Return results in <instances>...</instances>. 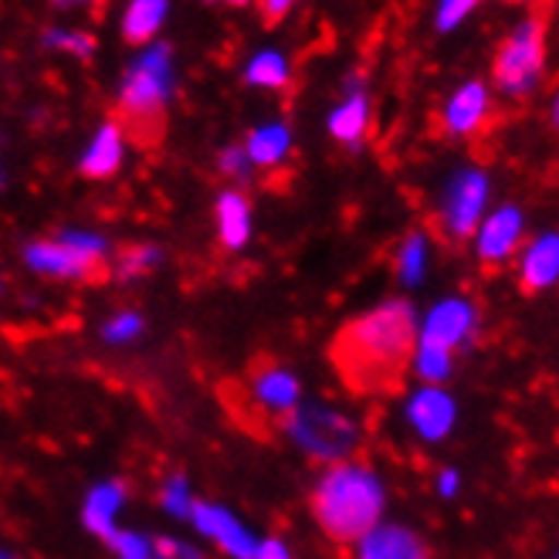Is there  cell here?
Returning a JSON list of instances; mask_svg holds the SVG:
<instances>
[{
  "instance_id": "obj_6",
  "label": "cell",
  "mask_w": 559,
  "mask_h": 559,
  "mask_svg": "<svg viewBox=\"0 0 559 559\" xmlns=\"http://www.w3.org/2000/svg\"><path fill=\"white\" fill-rule=\"evenodd\" d=\"M282 427L312 462L322 465L346 462L359 448V438H364L359 435V424L349 414L322 404H299L288 417H282Z\"/></svg>"
},
{
  "instance_id": "obj_22",
  "label": "cell",
  "mask_w": 559,
  "mask_h": 559,
  "mask_svg": "<svg viewBox=\"0 0 559 559\" xmlns=\"http://www.w3.org/2000/svg\"><path fill=\"white\" fill-rule=\"evenodd\" d=\"M245 82L251 88H265V92H278L292 82V69L288 58L278 48H261L248 58L245 64Z\"/></svg>"
},
{
  "instance_id": "obj_32",
  "label": "cell",
  "mask_w": 559,
  "mask_h": 559,
  "mask_svg": "<svg viewBox=\"0 0 559 559\" xmlns=\"http://www.w3.org/2000/svg\"><path fill=\"white\" fill-rule=\"evenodd\" d=\"M153 559H201V552L190 549L180 539H156L153 543Z\"/></svg>"
},
{
  "instance_id": "obj_14",
  "label": "cell",
  "mask_w": 559,
  "mask_h": 559,
  "mask_svg": "<svg viewBox=\"0 0 559 559\" xmlns=\"http://www.w3.org/2000/svg\"><path fill=\"white\" fill-rule=\"evenodd\" d=\"M454 401L448 397V393L441 386H424L417 390L414 397L407 401V420L414 431L424 438V441H441L451 435L454 427Z\"/></svg>"
},
{
  "instance_id": "obj_33",
  "label": "cell",
  "mask_w": 559,
  "mask_h": 559,
  "mask_svg": "<svg viewBox=\"0 0 559 559\" xmlns=\"http://www.w3.org/2000/svg\"><path fill=\"white\" fill-rule=\"evenodd\" d=\"M254 4L265 21H282L285 14H292V8L299 4V0H254Z\"/></svg>"
},
{
  "instance_id": "obj_11",
  "label": "cell",
  "mask_w": 559,
  "mask_h": 559,
  "mask_svg": "<svg viewBox=\"0 0 559 559\" xmlns=\"http://www.w3.org/2000/svg\"><path fill=\"white\" fill-rule=\"evenodd\" d=\"M248 401L269 417H288L302 404V383L278 364H254L248 377Z\"/></svg>"
},
{
  "instance_id": "obj_31",
  "label": "cell",
  "mask_w": 559,
  "mask_h": 559,
  "mask_svg": "<svg viewBox=\"0 0 559 559\" xmlns=\"http://www.w3.org/2000/svg\"><path fill=\"white\" fill-rule=\"evenodd\" d=\"M109 546L116 549L119 559H153V543L143 539L140 533H126V530H116L109 536Z\"/></svg>"
},
{
  "instance_id": "obj_16",
  "label": "cell",
  "mask_w": 559,
  "mask_h": 559,
  "mask_svg": "<svg viewBox=\"0 0 559 559\" xmlns=\"http://www.w3.org/2000/svg\"><path fill=\"white\" fill-rule=\"evenodd\" d=\"M370 119H373L370 95L364 92V85H349V92L343 95V103H336V109L329 112L325 126H329V136H333L340 146L356 150L370 133Z\"/></svg>"
},
{
  "instance_id": "obj_4",
  "label": "cell",
  "mask_w": 559,
  "mask_h": 559,
  "mask_svg": "<svg viewBox=\"0 0 559 559\" xmlns=\"http://www.w3.org/2000/svg\"><path fill=\"white\" fill-rule=\"evenodd\" d=\"M546 38L549 27L543 14L522 17L502 38L496 61H491V88H499L509 98H530L546 75Z\"/></svg>"
},
{
  "instance_id": "obj_9",
  "label": "cell",
  "mask_w": 559,
  "mask_h": 559,
  "mask_svg": "<svg viewBox=\"0 0 559 559\" xmlns=\"http://www.w3.org/2000/svg\"><path fill=\"white\" fill-rule=\"evenodd\" d=\"M475 329H478V306L472 299H444L427 312L424 322H417V340L454 353L465 343H472Z\"/></svg>"
},
{
  "instance_id": "obj_3",
  "label": "cell",
  "mask_w": 559,
  "mask_h": 559,
  "mask_svg": "<svg viewBox=\"0 0 559 559\" xmlns=\"http://www.w3.org/2000/svg\"><path fill=\"white\" fill-rule=\"evenodd\" d=\"M177 92V61L167 41L146 45L119 79L116 106L122 116V129L129 133H156L167 116V106Z\"/></svg>"
},
{
  "instance_id": "obj_34",
  "label": "cell",
  "mask_w": 559,
  "mask_h": 559,
  "mask_svg": "<svg viewBox=\"0 0 559 559\" xmlns=\"http://www.w3.org/2000/svg\"><path fill=\"white\" fill-rule=\"evenodd\" d=\"M254 559H292V552H288V546L282 543V539H265V543H258V549H254Z\"/></svg>"
},
{
  "instance_id": "obj_1",
  "label": "cell",
  "mask_w": 559,
  "mask_h": 559,
  "mask_svg": "<svg viewBox=\"0 0 559 559\" xmlns=\"http://www.w3.org/2000/svg\"><path fill=\"white\" fill-rule=\"evenodd\" d=\"M414 343V306L407 299H386L340 329L329 346V364L356 397H383L404 386Z\"/></svg>"
},
{
  "instance_id": "obj_23",
  "label": "cell",
  "mask_w": 559,
  "mask_h": 559,
  "mask_svg": "<svg viewBox=\"0 0 559 559\" xmlns=\"http://www.w3.org/2000/svg\"><path fill=\"white\" fill-rule=\"evenodd\" d=\"M411 370L427 383V386H441L451 370H454V353L431 346V343H414V356H411Z\"/></svg>"
},
{
  "instance_id": "obj_18",
  "label": "cell",
  "mask_w": 559,
  "mask_h": 559,
  "mask_svg": "<svg viewBox=\"0 0 559 559\" xmlns=\"http://www.w3.org/2000/svg\"><path fill=\"white\" fill-rule=\"evenodd\" d=\"M126 499H129V488H126V481H119V478L95 485V488L88 491V499H85V509H82L85 530L95 533L98 539H106V543H109V536L116 533V519H119Z\"/></svg>"
},
{
  "instance_id": "obj_15",
  "label": "cell",
  "mask_w": 559,
  "mask_h": 559,
  "mask_svg": "<svg viewBox=\"0 0 559 559\" xmlns=\"http://www.w3.org/2000/svg\"><path fill=\"white\" fill-rule=\"evenodd\" d=\"M356 546V559H431L427 543L404 525H373Z\"/></svg>"
},
{
  "instance_id": "obj_10",
  "label": "cell",
  "mask_w": 559,
  "mask_h": 559,
  "mask_svg": "<svg viewBox=\"0 0 559 559\" xmlns=\"http://www.w3.org/2000/svg\"><path fill=\"white\" fill-rule=\"evenodd\" d=\"M525 238V217L515 204H506L481 217L475 231V251L485 269H502L506 261L522 248Z\"/></svg>"
},
{
  "instance_id": "obj_24",
  "label": "cell",
  "mask_w": 559,
  "mask_h": 559,
  "mask_svg": "<svg viewBox=\"0 0 559 559\" xmlns=\"http://www.w3.org/2000/svg\"><path fill=\"white\" fill-rule=\"evenodd\" d=\"M163 265V251L156 245H129L116 254L112 272L119 282H136L150 272H156Z\"/></svg>"
},
{
  "instance_id": "obj_39",
  "label": "cell",
  "mask_w": 559,
  "mask_h": 559,
  "mask_svg": "<svg viewBox=\"0 0 559 559\" xmlns=\"http://www.w3.org/2000/svg\"><path fill=\"white\" fill-rule=\"evenodd\" d=\"M0 559H11V556H0Z\"/></svg>"
},
{
  "instance_id": "obj_36",
  "label": "cell",
  "mask_w": 559,
  "mask_h": 559,
  "mask_svg": "<svg viewBox=\"0 0 559 559\" xmlns=\"http://www.w3.org/2000/svg\"><path fill=\"white\" fill-rule=\"evenodd\" d=\"M55 8H61V11H69V8H88V4H95V0H51Z\"/></svg>"
},
{
  "instance_id": "obj_13",
  "label": "cell",
  "mask_w": 559,
  "mask_h": 559,
  "mask_svg": "<svg viewBox=\"0 0 559 559\" xmlns=\"http://www.w3.org/2000/svg\"><path fill=\"white\" fill-rule=\"evenodd\" d=\"M122 159H126V129L119 119H106L88 140L79 159V170L88 180H109L122 170Z\"/></svg>"
},
{
  "instance_id": "obj_35",
  "label": "cell",
  "mask_w": 559,
  "mask_h": 559,
  "mask_svg": "<svg viewBox=\"0 0 559 559\" xmlns=\"http://www.w3.org/2000/svg\"><path fill=\"white\" fill-rule=\"evenodd\" d=\"M457 485H462V478H457L454 472H441V481H438V488H441V496H444V499H451V496H454Z\"/></svg>"
},
{
  "instance_id": "obj_17",
  "label": "cell",
  "mask_w": 559,
  "mask_h": 559,
  "mask_svg": "<svg viewBox=\"0 0 559 559\" xmlns=\"http://www.w3.org/2000/svg\"><path fill=\"white\" fill-rule=\"evenodd\" d=\"M214 217H217V238L224 251H241L251 241V201L241 190H221L217 204H214Z\"/></svg>"
},
{
  "instance_id": "obj_26",
  "label": "cell",
  "mask_w": 559,
  "mask_h": 559,
  "mask_svg": "<svg viewBox=\"0 0 559 559\" xmlns=\"http://www.w3.org/2000/svg\"><path fill=\"white\" fill-rule=\"evenodd\" d=\"M424 269H427V235L411 231L397 251V278L404 285H417L424 278Z\"/></svg>"
},
{
  "instance_id": "obj_8",
  "label": "cell",
  "mask_w": 559,
  "mask_h": 559,
  "mask_svg": "<svg viewBox=\"0 0 559 559\" xmlns=\"http://www.w3.org/2000/svg\"><path fill=\"white\" fill-rule=\"evenodd\" d=\"M491 109H496L491 85H485L481 79H468L448 95V103L441 109V129L451 140H468L481 133L485 122L491 119Z\"/></svg>"
},
{
  "instance_id": "obj_30",
  "label": "cell",
  "mask_w": 559,
  "mask_h": 559,
  "mask_svg": "<svg viewBox=\"0 0 559 559\" xmlns=\"http://www.w3.org/2000/svg\"><path fill=\"white\" fill-rule=\"evenodd\" d=\"M217 170H221L227 180H248L254 167H251V159H248L245 146H241V143H231V146H224V150L217 153Z\"/></svg>"
},
{
  "instance_id": "obj_37",
  "label": "cell",
  "mask_w": 559,
  "mask_h": 559,
  "mask_svg": "<svg viewBox=\"0 0 559 559\" xmlns=\"http://www.w3.org/2000/svg\"><path fill=\"white\" fill-rule=\"evenodd\" d=\"M207 4H227V8H248L254 0H207Z\"/></svg>"
},
{
  "instance_id": "obj_5",
  "label": "cell",
  "mask_w": 559,
  "mask_h": 559,
  "mask_svg": "<svg viewBox=\"0 0 559 559\" xmlns=\"http://www.w3.org/2000/svg\"><path fill=\"white\" fill-rule=\"evenodd\" d=\"M27 269L61 282H103L109 278V241L92 231H64L24 248Z\"/></svg>"
},
{
  "instance_id": "obj_19",
  "label": "cell",
  "mask_w": 559,
  "mask_h": 559,
  "mask_svg": "<svg viewBox=\"0 0 559 559\" xmlns=\"http://www.w3.org/2000/svg\"><path fill=\"white\" fill-rule=\"evenodd\" d=\"M559 278V238L539 235L536 241L525 245L519 261V282L525 292H546Z\"/></svg>"
},
{
  "instance_id": "obj_12",
  "label": "cell",
  "mask_w": 559,
  "mask_h": 559,
  "mask_svg": "<svg viewBox=\"0 0 559 559\" xmlns=\"http://www.w3.org/2000/svg\"><path fill=\"white\" fill-rule=\"evenodd\" d=\"M190 519L197 525V533L211 536L231 559H254L258 539L245 530V525L227 512L224 506H211V502H193Z\"/></svg>"
},
{
  "instance_id": "obj_25",
  "label": "cell",
  "mask_w": 559,
  "mask_h": 559,
  "mask_svg": "<svg viewBox=\"0 0 559 559\" xmlns=\"http://www.w3.org/2000/svg\"><path fill=\"white\" fill-rule=\"evenodd\" d=\"M41 45L61 55H72V58H92L95 55V38L82 27H48L41 35Z\"/></svg>"
},
{
  "instance_id": "obj_38",
  "label": "cell",
  "mask_w": 559,
  "mask_h": 559,
  "mask_svg": "<svg viewBox=\"0 0 559 559\" xmlns=\"http://www.w3.org/2000/svg\"><path fill=\"white\" fill-rule=\"evenodd\" d=\"M509 4H530V0H509Z\"/></svg>"
},
{
  "instance_id": "obj_27",
  "label": "cell",
  "mask_w": 559,
  "mask_h": 559,
  "mask_svg": "<svg viewBox=\"0 0 559 559\" xmlns=\"http://www.w3.org/2000/svg\"><path fill=\"white\" fill-rule=\"evenodd\" d=\"M481 0H438V11H435V24L441 35H448V31H454L462 21H468L475 11H478Z\"/></svg>"
},
{
  "instance_id": "obj_28",
  "label": "cell",
  "mask_w": 559,
  "mask_h": 559,
  "mask_svg": "<svg viewBox=\"0 0 559 559\" xmlns=\"http://www.w3.org/2000/svg\"><path fill=\"white\" fill-rule=\"evenodd\" d=\"M143 325L146 322H143V316L136 309H126V312L112 316L103 325V336H106V343H129V340H136L143 333Z\"/></svg>"
},
{
  "instance_id": "obj_29",
  "label": "cell",
  "mask_w": 559,
  "mask_h": 559,
  "mask_svg": "<svg viewBox=\"0 0 559 559\" xmlns=\"http://www.w3.org/2000/svg\"><path fill=\"white\" fill-rule=\"evenodd\" d=\"M159 506L167 509L170 515H177V519H190L193 499H190V488H187V481L180 475L159 488Z\"/></svg>"
},
{
  "instance_id": "obj_7",
  "label": "cell",
  "mask_w": 559,
  "mask_h": 559,
  "mask_svg": "<svg viewBox=\"0 0 559 559\" xmlns=\"http://www.w3.org/2000/svg\"><path fill=\"white\" fill-rule=\"evenodd\" d=\"M488 193H491V180L485 170H478V167L457 170L441 197V211H438L441 238H448L451 245H457V241L465 245L468 238H475L478 224L485 217Z\"/></svg>"
},
{
  "instance_id": "obj_2",
  "label": "cell",
  "mask_w": 559,
  "mask_h": 559,
  "mask_svg": "<svg viewBox=\"0 0 559 559\" xmlns=\"http://www.w3.org/2000/svg\"><path fill=\"white\" fill-rule=\"evenodd\" d=\"M386 506V488L383 478L367 465V462H336L325 465L312 488V519L319 522V530L340 543L353 546L364 539L373 525H380Z\"/></svg>"
},
{
  "instance_id": "obj_20",
  "label": "cell",
  "mask_w": 559,
  "mask_h": 559,
  "mask_svg": "<svg viewBox=\"0 0 559 559\" xmlns=\"http://www.w3.org/2000/svg\"><path fill=\"white\" fill-rule=\"evenodd\" d=\"M170 17V0H129L126 11H122V38L129 45H153L156 35L163 31Z\"/></svg>"
},
{
  "instance_id": "obj_21",
  "label": "cell",
  "mask_w": 559,
  "mask_h": 559,
  "mask_svg": "<svg viewBox=\"0 0 559 559\" xmlns=\"http://www.w3.org/2000/svg\"><path fill=\"white\" fill-rule=\"evenodd\" d=\"M241 146H245L254 170H275L278 163H285L292 153V129L285 122L254 126Z\"/></svg>"
}]
</instances>
